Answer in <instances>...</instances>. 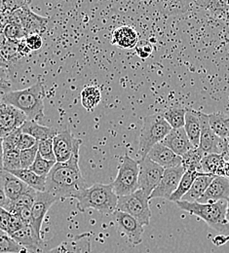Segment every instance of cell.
<instances>
[{"label": "cell", "mask_w": 229, "mask_h": 253, "mask_svg": "<svg viewBox=\"0 0 229 253\" xmlns=\"http://www.w3.org/2000/svg\"><path fill=\"white\" fill-rule=\"evenodd\" d=\"M59 200L48 192H37L32 207V226L36 234L41 237V227L50 208Z\"/></svg>", "instance_id": "obj_14"}, {"label": "cell", "mask_w": 229, "mask_h": 253, "mask_svg": "<svg viewBox=\"0 0 229 253\" xmlns=\"http://www.w3.org/2000/svg\"><path fill=\"white\" fill-rule=\"evenodd\" d=\"M116 211L131 215L142 226H148L150 223L149 197L141 190H137L128 196L118 197Z\"/></svg>", "instance_id": "obj_6"}, {"label": "cell", "mask_w": 229, "mask_h": 253, "mask_svg": "<svg viewBox=\"0 0 229 253\" xmlns=\"http://www.w3.org/2000/svg\"><path fill=\"white\" fill-rule=\"evenodd\" d=\"M172 127L165 121L161 113H156L144 117L139 135L138 154L145 158L151 148L164 140Z\"/></svg>", "instance_id": "obj_5"}, {"label": "cell", "mask_w": 229, "mask_h": 253, "mask_svg": "<svg viewBox=\"0 0 229 253\" xmlns=\"http://www.w3.org/2000/svg\"><path fill=\"white\" fill-rule=\"evenodd\" d=\"M36 194H37V191L31 188L29 191H27L25 194H23L18 200L13 202V204L15 206H24V207L32 208L33 204H34L35 198H36Z\"/></svg>", "instance_id": "obj_42"}, {"label": "cell", "mask_w": 229, "mask_h": 253, "mask_svg": "<svg viewBox=\"0 0 229 253\" xmlns=\"http://www.w3.org/2000/svg\"><path fill=\"white\" fill-rule=\"evenodd\" d=\"M226 159L222 154H208L201 161V170L215 176H224Z\"/></svg>", "instance_id": "obj_24"}, {"label": "cell", "mask_w": 229, "mask_h": 253, "mask_svg": "<svg viewBox=\"0 0 229 253\" xmlns=\"http://www.w3.org/2000/svg\"><path fill=\"white\" fill-rule=\"evenodd\" d=\"M38 154V144L30 149L21 151V167L24 169H29Z\"/></svg>", "instance_id": "obj_38"}, {"label": "cell", "mask_w": 229, "mask_h": 253, "mask_svg": "<svg viewBox=\"0 0 229 253\" xmlns=\"http://www.w3.org/2000/svg\"><path fill=\"white\" fill-rule=\"evenodd\" d=\"M81 144L82 140L75 138L69 129L58 132L53 138L56 162L66 163L70 160L76 151L80 150Z\"/></svg>", "instance_id": "obj_10"}, {"label": "cell", "mask_w": 229, "mask_h": 253, "mask_svg": "<svg viewBox=\"0 0 229 253\" xmlns=\"http://www.w3.org/2000/svg\"><path fill=\"white\" fill-rule=\"evenodd\" d=\"M18 52H19V55L21 56V58L27 57L32 53L31 49L29 48V46L26 42V39H22L21 41L18 42Z\"/></svg>", "instance_id": "obj_47"}, {"label": "cell", "mask_w": 229, "mask_h": 253, "mask_svg": "<svg viewBox=\"0 0 229 253\" xmlns=\"http://www.w3.org/2000/svg\"><path fill=\"white\" fill-rule=\"evenodd\" d=\"M37 144H38V154L42 158L46 159L48 161L56 162L54 146H53V138L40 140L37 142Z\"/></svg>", "instance_id": "obj_37"}, {"label": "cell", "mask_w": 229, "mask_h": 253, "mask_svg": "<svg viewBox=\"0 0 229 253\" xmlns=\"http://www.w3.org/2000/svg\"><path fill=\"white\" fill-rule=\"evenodd\" d=\"M184 172L185 170L182 165L176 168L165 169L163 177L159 185L151 193V195L149 196V200L156 198H163L170 200L171 196L178 188Z\"/></svg>", "instance_id": "obj_12"}, {"label": "cell", "mask_w": 229, "mask_h": 253, "mask_svg": "<svg viewBox=\"0 0 229 253\" xmlns=\"http://www.w3.org/2000/svg\"><path fill=\"white\" fill-rule=\"evenodd\" d=\"M0 207L3 208L4 210H6L7 211L11 212L12 209H13V202H11L5 192H4V187H3V179H2V173L0 170Z\"/></svg>", "instance_id": "obj_45"}, {"label": "cell", "mask_w": 229, "mask_h": 253, "mask_svg": "<svg viewBox=\"0 0 229 253\" xmlns=\"http://www.w3.org/2000/svg\"><path fill=\"white\" fill-rule=\"evenodd\" d=\"M21 133H22V129L20 127V128L14 130L13 132H11L10 134H8L7 136H5L3 138V149H4V151H8V150L18 148V142H19V137H20Z\"/></svg>", "instance_id": "obj_39"}, {"label": "cell", "mask_w": 229, "mask_h": 253, "mask_svg": "<svg viewBox=\"0 0 229 253\" xmlns=\"http://www.w3.org/2000/svg\"><path fill=\"white\" fill-rule=\"evenodd\" d=\"M77 209L84 212L87 210H95L102 214H113L116 211L118 196L115 194L113 185L96 183L83 190L77 197Z\"/></svg>", "instance_id": "obj_3"}, {"label": "cell", "mask_w": 229, "mask_h": 253, "mask_svg": "<svg viewBox=\"0 0 229 253\" xmlns=\"http://www.w3.org/2000/svg\"><path fill=\"white\" fill-rule=\"evenodd\" d=\"M8 23H16L20 25L25 32L26 37H28L33 34L41 35L45 32L48 25V19L35 14L30 8L29 4H27L13 11Z\"/></svg>", "instance_id": "obj_8"}, {"label": "cell", "mask_w": 229, "mask_h": 253, "mask_svg": "<svg viewBox=\"0 0 229 253\" xmlns=\"http://www.w3.org/2000/svg\"><path fill=\"white\" fill-rule=\"evenodd\" d=\"M147 157L162 167L164 169L176 168L182 165V157L174 153L162 142L155 144L147 154Z\"/></svg>", "instance_id": "obj_19"}, {"label": "cell", "mask_w": 229, "mask_h": 253, "mask_svg": "<svg viewBox=\"0 0 229 253\" xmlns=\"http://www.w3.org/2000/svg\"><path fill=\"white\" fill-rule=\"evenodd\" d=\"M138 41V33L129 26L119 27L112 33L111 43L120 49L136 48Z\"/></svg>", "instance_id": "obj_21"}, {"label": "cell", "mask_w": 229, "mask_h": 253, "mask_svg": "<svg viewBox=\"0 0 229 253\" xmlns=\"http://www.w3.org/2000/svg\"><path fill=\"white\" fill-rule=\"evenodd\" d=\"M26 42L29 46V48L31 49V51H38L39 49H41L42 45H43V41H42V37L39 34H33L30 35L28 37L25 38Z\"/></svg>", "instance_id": "obj_46"}, {"label": "cell", "mask_w": 229, "mask_h": 253, "mask_svg": "<svg viewBox=\"0 0 229 253\" xmlns=\"http://www.w3.org/2000/svg\"><path fill=\"white\" fill-rule=\"evenodd\" d=\"M46 92L43 83L38 80L29 88L10 91L1 96L2 103L11 105L22 111L28 118L38 122L44 118V98Z\"/></svg>", "instance_id": "obj_2"}, {"label": "cell", "mask_w": 229, "mask_h": 253, "mask_svg": "<svg viewBox=\"0 0 229 253\" xmlns=\"http://www.w3.org/2000/svg\"><path fill=\"white\" fill-rule=\"evenodd\" d=\"M18 42L19 41L7 40L6 44L0 49V57L7 67H9L10 64L16 63L21 58L18 52Z\"/></svg>", "instance_id": "obj_33"}, {"label": "cell", "mask_w": 229, "mask_h": 253, "mask_svg": "<svg viewBox=\"0 0 229 253\" xmlns=\"http://www.w3.org/2000/svg\"><path fill=\"white\" fill-rule=\"evenodd\" d=\"M209 124L212 130L221 138L229 137L228 118L229 115L224 113H212L208 114Z\"/></svg>", "instance_id": "obj_28"}, {"label": "cell", "mask_w": 229, "mask_h": 253, "mask_svg": "<svg viewBox=\"0 0 229 253\" xmlns=\"http://www.w3.org/2000/svg\"><path fill=\"white\" fill-rule=\"evenodd\" d=\"M206 156V154L199 148H193L182 156V166L184 170H201V161Z\"/></svg>", "instance_id": "obj_31"}, {"label": "cell", "mask_w": 229, "mask_h": 253, "mask_svg": "<svg viewBox=\"0 0 229 253\" xmlns=\"http://www.w3.org/2000/svg\"><path fill=\"white\" fill-rule=\"evenodd\" d=\"M204 172H200L198 170H187L184 172L183 176L181 179V182L178 186L177 190L174 192V194L171 196L170 201L178 203L183 200V198L187 194V192L190 190L193 182L195 181L198 176L202 175Z\"/></svg>", "instance_id": "obj_27"}, {"label": "cell", "mask_w": 229, "mask_h": 253, "mask_svg": "<svg viewBox=\"0 0 229 253\" xmlns=\"http://www.w3.org/2000/svg\"><path fill=\"white\" fill-rule=\"evenodd\" d=\"M81 103L88 111L94 110L101 100V93L97 86H87L81 92Z\"/></svg>", "instance_id": "obj_29"}, {"label": "cell", "mask_w": 229, "mask_h": 253, "mask_svg": "<svg viewBox=\"0 0 229 253\" xmlns=\"http://www.w3.org/2000/svg\"><path fill=\"white\" fill-rule=\"evenodd\" d=\"M165 146L170 148L178 156H183L189 150L195 148L190 142L184 128H172L162 141Z\"/></svg>", "instance_id": "obj_18"}, {"label": "cell", "mask_w": 229, "mask_h": 253, "mask_svg": "<svg viewBox=\"0 0 229 253\" xmlns=\"http://www.w3.org/2000/svg\"><path fill=\"white\" fill-rule=\"evenodd\" d=\"M21 150L16 148L8 151H4L3 155V169L6 171H12L21 169Z\"/></svg>", "instance_id": "obj_34"}, {"label": "cell", "mask_w": 229, "mask_h": 253, "mask_svg": "<svg viewBox=\"0 0 229 253\" xmlns=\"http://www.w3.org/2000/svg\"><path fill=\"white\" fill-rule=\"evenodd\" d=\"M21 129L24 133L32 135L37 141L54 138L58 133L56 128L40 125L38 122L33 120H27Z\"/></svg>", "instance_id": "obj_23"}, {"label": "cell", "mask_w": 229, "mask_h": 253, "mask_svg": "<svg viewBox=\"0 0 229 253\" xmlns=\"http://www.w3.org/2000/svg\"><path fill=\"white\" fill-rule=\"evenodd\" d=\"M201 122V135L199 148L206 154H222L221 144L222 138L219 137L211 128L209 124L208 114L199 111Z\"/></svg>", "instance_id": "obj_15"}, {"label": "cell", "mask_w": 229, "mask_h": 253, "mask_svg": "<svg viewBox=\"0 0 229 253\" xmlns=\"http://www.w3.org/2000/svg\"><path fill=\"white\" fill-rule=\"evenodd\" d=\"M28 120L27 116L14 106L0 105V137L4 138L14 130L22 127Z\"/></svg>", "instance_id": "obj_13"}, {"label": "cell", "mask_w": 229, "mask_h": 253, "mask_svg": "<svg viewBox=\"0 0 229 253\" xmlns=\"http://www.w3.org/2000/svg\"><path fill=\"white\" fill-rule=\"evenodd\" d=\"M1 173L4 192L11 202H15L23 194L31 189V187H29L26 183H24L21 179H19L17 176L10 173L9 171L2 169Z\"/></svg>", "instance_id": "obj_20"}, {"label": "cell", "mask_w": 229, "mask_h": 253, "mask_svg": "<svg viewBox=\"0 0 229 253\" xmlns=\"http://www.w3.org/2000/svg\"><path fill=\"white\" fill-rule=\"evenodd\" d=\"M113 217L117 225L118 231L127 238L129 243L134 246L139 245L141 243L144 229L139 222L131 215L119 211H115L113 212Z\"/></svg>", "instance_id": "obj_11"}, {"label": "cell", "mask_w": 229, "mask_h": 253, "mask_svg": "<svg viewBox=\"0 0 229 253\" xmlns=\"http://www.w3.org/2000/svg\"><path fill=\"white\" fill-rule=\"evenodd\" d=\"M37 140L33 137L32 135L28 134V133H24L22 131L20 137H19V142H18V148L22 151V150H26V149H30L33 146H35L37 144Z\"/></svg>", "instance_id": "obj_43"}, {"label": "cell", "mask_w": 229, "mask_h": 253, "mask_svg": "<svg viewBox=\"0 0 229 253\" xmlns=\"http://www.w3.org/2000/svg\"><path fill=\"white\" fill-rule=\"evenodd\" d=\"M10 173L17 176L24 183H26L29 187L37 191V192H45L46 187V176H40L33 172V170L29 169H17L9 171Z\"/></svg>", "instance_id": "obj_25"}, {"label": "cell", "mask_w": 229, "mask_h": 253, "mask_svg": "<svg viewBox=\"0 0 229 253\" xmlns=\"http://www.w3.org/2000/svg\"><path fill=\"white\" fill-rule=\"evenodd\" d=\"M45 253H92L91 235L90 233H83L68 241L62 242Z\"/></svg>", "instance_id": "obj_16"}, {"label": "cell", "mask_w": 229, "mask_h": 253, "mask_svg": "<svg viewBox=\"0 0 229 253\" xmlns=\"http://www.w3.org/2000/svg\"><path fill=\"white\" fill-rule=\"evenodd\" d=\"M11 213L16 214L25 224L32 225V208L24 206H15L13 204V209Z\"/></svg>", "instance_id": "obj_40"}, {"label": "cell", "mask_w": 229, "mask_h": 253, "mask_svg": "<svg viewBox=\"0 0 229 253\" xmlns=\"http://www.w3.org/2000/svg\"><path fill=\"white\" fill-rule=\"evenodd\" d=\"M165 121L172 128H183L185 122L186 109L183 107H171L161 113Z\"/></svg>", "instance_id": "obj_30"}, {"label": "cell", "mask_w": 229, "mask_h": 253, "mask_svg": "<svg viewBox=\"0 0 229 253\" xmlns=\"http://www.w3.org/2000/svg\"><path fill=\"white\" fill-rule=\"evenodd\" d=\"M135 50H136L137 55L140 59H147L152 54L153 47H152V45L147 40H140L137 44Z\"/></svg>", "instance_id": "obj_41"}, {"label": "cell", "mask_w": 229, "mask_h": 253, "mask_svg": "<svg viewBox=\"0 0 229 253\" xmlns=\"http://www.w3.org/2000/svg\"><path fill=\"white\" fill-rule=\"evenodd\" d=\"M221 151L222 155L226 161H229V137L222 138V144H221Z\"/></svg>", "instance_id": "obj_48"}, {"label": "cell", "mask_w": 229, "mask_h": 253, "mask_svg": "<svg viewBox=\"0 0 229 253\" xmlns=\"http://www.w3.org/2000/svg\"><path fill=\"white\" fill-rule=\"evenodd\" d=\"M3 32L7 40L11 41H21L26 38V34L23 28L16 23H8L4 26Z\"/></svg>", "instance_id": "obj_36"}, {"label": "cell", "mask_w": 229, "mask_h": 253, "mask_svg": "<svg viewBox=\"0 0 229 253\" xmlns=\"http://www.w3.org/2000/svg\"><path fill=\"white\" fill-rule=\"evenodd\" d=\"M228 241H229V236H218L216 237L214 240H213V243L216 245V246H222V245H225Z\"/></svg>", "instance_id": "obj_49"}, {"label": "cell", "mask_w": 229, "mask_h": 253, "mask_svg": "<svg viewBox=\"0 0 229 253\" xmlns=\"http://www.w3.org/2000/svg\"><path fill=\"white\" fill-rule=\"evenodd\" d=\"M13 213L7 211L3 208L0 207V230L7 233L9 235L10 231V224L12 220Z\"/></svg>", "instance_id": "obj_44"}, {"label": "cell", "mask_w": 229, "mask_h": 253, "mask_svg": "<svg viewBox=\"0 0 229 253\" xmlns=\"http://www.w3.org/2000/svg\"><path fill=\"white\" fill-rule=\"evenodd\" d=\"M183 128L192 145L195 148L199 147L201 135V122L199 118V111L193 109H186Z\"/></svg>", "instance_id": "obj_22"}, {"label": "cell", "mask_w": 229, "mask_h": 253, "mask_svg": "<svg viewBox=\"0 0 229 253\" xmlns=\"http://www.w3.org/2000/svg\"><path fill=\"white\" fill-rule=\"evenodd\" d=\"M215 177H216L215 175L207 174V173H203L202 175L198 176L195 181L193 182L190 190L183 198V201H186L190 203L197 202L203 196L206 190L208 189V187L210 186L212 181L215 179Z\"/></svg>", "instance_id": "obj_26"}, {"label": "cell", "mask_w": 229, "mask_h": 253, "mask_svg": "<svg viewBox=\"0 0 229 253\" xmlns=\"http://www.w3.org/2000/svg\"><path fill=\"white\" fill-rule=\"evenodd\" d=\"M55 164H56V162L48 161L46 159L42 158L39 154H37L36 159L32 165V167L30 168V169L40 176L47 177V175L49 174V172L51 171V169H53Z\"/></svg>", "instance_id": "obj_35"}, {"label": "cell", "mask_w": 229, "mask_h": 253, "mask_svg": "<svg viewBox=\"0 0 229 253\" xmlns=\"http://www.w3.org/2000/svg\"><path fill=\"white\" fill-rule=\"evenodd\" d=\"M138 162L125 155L118 169L115 180L112 182L113 189L118 197L128 196L138 190Z\"/></svg>", "instance_id": "obj_7"}, {"label": "cell", "mask_w": 229, "mask_h": 253, "mask_svg": "<svg viewBox=\"0 0 229 253\" xmlns=\"http://www.w3.org/2000/svg\"><path fill=\"white\" fill-rule=\"evenodd\" d=\"M138 189L143 191L149 197L159 185L165 169L147 156L138 161Z\"/></svg>", "instance_id": "obj_9"}, {"label": "cell", "mask_w": 229, "mask_h": 253, "mask_svg": "<svg viewBox=\"0 0 229 253\" xmlns=\"http://www.w3.org/2000/svg\"><path fill=\"white\" fill-rule=\"evenodd\" d=\"M3 155H4V149H3V138L0 137V170L3 169Z\"/></svg>", "instance_id": "obj_50"}, {"label": "cell", "mask_w": 229, "mask_h": 253, "mask_svg": "<svg viewBox=\"0 0 229 253\" xmlns=\"http://www.w3.org/2000/svg\"><path fill=\"white\" fill-rule=\"evenodd\" d=\"M0 253H31V252L16 243L7 233L0 230Z\"/></svg>", "instance_id": "obj_32"}, {"label": "cell", "mask_w": 229, "mask_h": 253, "mask_svg": "<svg viewBox=\"0 0 229 253\" xmlns=\"http://www.w3.org/2000/svg\"><path fill=\"white\" fill-rule=\"evenodd\" d=\"M226 218L229 223V199L228 200V209H227V214H226Z\"/></svg>", "instance_id": "obj_51"}, {"label": "cell", "mask_w": 229, "mask_h": 253, "mask_svg": "<svg viewBox=\"0 0 229 253\" xmlns=\"http://www.w3.org/2000/svg\"><path fill=\"white\" fill-rule=\"evenodd\" d=\"M229 199V179L225 176H216L203 196L197 201L199 204H212Z\"/></svg>", "instance_id": "obj_17"}, {"label": "cell", "mask_w": 229, "mask_h": 253, "mask_svg": "<svg viewBox=\"0 0 229 253\" xmlns=\"http://www.w3.org/2000/svg\"><path fill=\"white\" fill-rule=\"evenodd\" d=\"M178 207L192 215L201 218L211 228L215 229L223 236H229V223L226 218L228 201H220L212 204H199L197 202L180 201Z\"/></svg>", "instance_id": "obj_4"}, {"label": "cell", "mask_w": 229, "mask_h": 253, "mask_svg": "<svg viewBox=\"0 0 229 253\" xmlns=\"http://www.w3.org/2000/svg\"><path fill=\"white\" fill-rule=\"evenodd\" d=\"M87 187V181L79 168V151L66 163H56L46 177L45 191L59 201L74 200Z\"/></svg>", "instance_id": "obj_1"}, {"label": "cell", "mask_w": 229, "mask_h": 253, "mask_svg": "<svg viewBox=\"0 0 229 253\" xmlns=\"http://www.w3.org/2000/svg\"><path fill=\"white\" fill-rule=\"evenodd\" d=\"M228 125H229V118H228Z\"/></svg>", "instance_id": "obj_52"}]
</instances>
